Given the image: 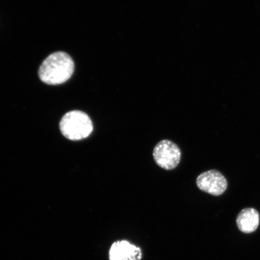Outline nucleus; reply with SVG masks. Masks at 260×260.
<instances>
[{
    "mask_svg": "<svg viewBox=\"0 0 260 260\" xmlns=\"http://www.w3.org/2000/svg\"><path fill=\"white\" fill-rule=\"evenodd\" d=\"M237 226L244 233L255 232L259 224V214L253 208H245L240 211L236 219Z\"/></svg>",
    "mask_w": 260,
    "mask_h": 260,
    "instance_id": "423d86ee",
    "label": "nucleus"
},
{
    "mask_svg": "<svg viewBox=\"0 0 260 260\" xmlns=\"http://www.w3.org/2000/svg\"><path fill=\"white\" fill-rule=\"evenodd\" d=\"M153 157L159 167L165 170H172L180 164L181 152L173 142L162 140L155 146Z\"/></svg>",
    "mask_w": 260,
    "mask_h": 260,
    "instance_id": "7ed1b4c3",
    "label": "nucleus"
},
{
    "mask_svg": "<svg viewBox=\"0 0 260 260\" xmlns=\"http://www.w3.org/2000/svg\"><path fill=\"white\" fill-rule=\"evenodd\" d=\"M197 185L204 192L217 197L226 190L228 181L219 171L212 170L201 174L197 179Z\"/></svg>",
    "mask_w": 260,
    "mask_h": 260,
    "instance_id": "20e7f679",
    "label": "nucleus"
},
{
    "mask_svg": "<svg viewBox=\"0 0 260 260\" xmlns=\"http://www.w3.org/2000/svg\"><path fill=\"white\" fill-rule=\"evenodd\" d=\"M60 129L65 138L72 141L85 139L93 130V123L89 116L81 111L65 114L60 122Z\"/></svg>",
    "mask_w": 260,
    "mask_h": 260,
    "instance_id": "f03ea898",
    "label": "nucleus"
},
{
    "mask_svg": "<svg viewBox=\"0 0 260 260\" xmlns=\"http://www.w3.org/2000/svg\"><path fill=\"white\" fill-rule=\"evenodd\" d=\"M142 256L141 248L126 240L114 242L109 251L110 260H141Z\"/></svg>",
    "mask_w": 260,
    "mask_h": 260,
    "instance_id": "39448f33",
    "label": "nucleus"
},
{
    "mask_svg": "<svg viewBox=\"0 0 260 260\" xmlns=\"http://www.w3.org/2000/svg\"><path fill=\"white\" fill-rule=\"evenodd\" d=\"M74 63L64 52L51 54L41 65L39 76L42 82L57 85L69 80L74 73Z\"/></svg>",
    "mask_w": 260,
    "mask_h": 260,
    "instance_id": "f257e3e1",
    "label": "nucleus"
}]
</instances>
